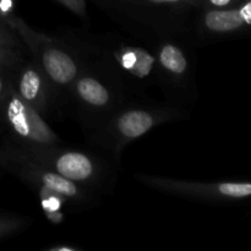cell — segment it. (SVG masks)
<instances>
[{
	"mask_svg": "<svg viewBox=\"0 0 251 251\" xmlns=\"http://www.w3.org/2000/svg\"><path fill=\"white\" fill-rule=\"evenodd\" d=\"M59 34L85 58L109 69L135 96L159 90L156 58L149 44L136 37L117 32H91L86 28L61 27Z\"/></svg>",
	"mask_w": 251,
	"mask_h": 251,
	"instance_id": "obj_1",
	"label": "cell"
},
{
	"mask_svg": "<svg viewBox=\"0 0 251 251\" xmlns=\"http://www.w3.org/2000/svg\"><path fill=\"white\" fill-rule=\"evenodd\" d=\"M190 115L189 109L167 100L135 96L123 102L86 136L120 167L123 151L131 142L161 125L186 120Z\"/></svg>",
	"mask_w": 251,
	"mask_h": 251,
	"instance_id": "obj_2",
	"label": "cell"
},
{
	"mask_svg": "<svg viewBox=\"0 0 251 251\" xmlns=\"http://www.w3.org/2000/svg\"><path fill=\"white\" fill-rule=\"evenodd\" d=\"M0 164L5 173L12 174L34 191L48 217L58 213L64 216V211L91 210L97 207L103 199L2 141H0Z\"/></svg>",
	"mask_w": 251,
	"mask_h": 251,
	"instance_id": "obj_3",
	"label": "cell"
},
{
	"mask_svg": "<svg viewBox=\"0 0 251 251\" xmlns=\"http://www.w3.org/2000/svg\"><path fill=\"white\" fill-rule=\"evenodd\" d=\"M153 50L164 100L186 108L198 103V56L190 32L164 29L142 39Z\"/></svg>",
	"mask_w": 251,
	"mask_h": 251,
	"instance_id": "obj_4",
	"label": "cell"
},
{
	"mask_svg": "<svg viewBox=\"0 0 251 251\" xmlns=\"http://www.w3.org/2000/svg\"><path fill=\"white\" fill-rule=\"evenodd\" d=\"M131 97L135 95L109 69L83 56L82 68L66 95L64 113L73 114L87 135Z\"/></svg>",
	"mask_w": 251,
	"mask_h": 251,
	"instance_id": "obj_5",
	"label": "cell"
},
{
	"mask_svg": "<svg viewBox=\"0 0 251 251\" xmlns=\"http://www.w3.org/2000/svg\"><path fill=\"white\" fill-rule=\"evenodd\" d=\"M0 141L11 145L63 178L102 198L114 190L119 167L110 157L104 158L102 154L86 150L70 149L64 144L51 146H20L6 140L1 139Z\"/></svg>",
	"mask_w": 251,
	"mask_h": 251,
	"instance_id": "obj_6",
	"label": "cell"
},
{
	"mask_svg": "<svg viewBox=\"0 0 251 251\" xmlns=\"http://www.w3.org/2000/svg\"><path fill=\"white\" fill-rule=\"evenodd\" d=\"M5 22L20 37L29 58L47 74L58 96L60 113H64L66 95L82 68L83 56L59 33L50 36L36 31L17 14Z\"/></svg>",
	"mask_w": 251,
	"mask_h": 251,
	"instance_id": "obj_7",
	"label": "cell"
},
{
	"mask_svg": "<svg viewBox=\"0 0 251 251\" xmlns=\"http://www.w3.org/2000/svg\"><path fill=\"white\" fill-rule=\"evenodd\" d=\"M104 9L141 41L157 31H189L193 11L188 0H119Z\"/></svg>",
	"mask_w": 251,
	"mask_h": 251,
	"instance_id": "obj_8",
	"label": "cell"
},
{
	"mask_svg": "<svg viewBox=\"0 0 251 251\" xmlns=\"http://www.w3.org/2000/svg\"><path fill=\"white\" fill-rule=\"evenodd\" d=\"M135 179L141 185L163 195L213 206L243 205L251 196L249 180H188L146 173H136Z\"/></svg>",
	"mask_w": 251,
	"mask_h": 251,
	"instance_id": "obj_9",
	"label": "cell"
},
{
	"mask_svg": "<svg viewBox=\"0 0 251 251\" xmlns=\"http://www.w3.org/2000/svg\"><path fill=\"white\" fill-rule=\"evenodd\" d=\"M1 137L20 146H51L64 141L49 126L46 118L24 102L15 92L12 83L0 104Z\"/></svg>",
	"mask_w": 251,
	"mask_h": 251,
	"instance_id": "obj_10",
	"label": "cell"
},
{
	"mask_svg": "<svg viewBox=\"0 0 251 251\" xmlns=\"http://www.w3.org/2000/svg\"><path fill=\"white\" fill-rule=\"evenodd\" d=\"M251 29V0L227 9H193L189 32L194 44L206 47L235 38H243Z\"/></svg>",
	"mask_w": 251,
	"mask_h": 251,
	"instance_id": "obj_11",
	"label": "cell"
},
{
	"mask_svg": "<svg viewBox=\"0 0 251 251\" xmlns=\"http://www.w3.org/2000/svg\"><path fill=\"white\" fill-rule=\"evenodd\" d=\"M11 83L16 95L43 118L60 113L58 96L50 80L29 56L12 69Z\"/></svg>",
	"mask_w": 251,
	"mask_h": 251,
	"instance_id": "obj_12",
	"label": "cell"
},
{
	"mask_svg": "<svg viewBox=\"0 0 251 251\" xmlns=\"http://www.w3.org/2000/svg\"><path fill=\"white\" fill-rule=\"evenodd\" d=\"M28 56L24 43L10 25L0 17V63L16 68Z\"/></svg>",
	"mask_w": 251,
	"mask_h": 251,
	"instance_id": "obj_13",
	"label": "cell"
},
{
	"mask_svg": "<svg viewBox=\"0 0 251 251\" xmlns=\"http://www.w3.org/2000/svg\"><path fill=\"white\" fill-rule=\"evenodd\" d=\"M33 220L28 216L16 213H0V240L11 235L19 234L28 229Z\"/></svg>",
	"mask_w": 251,
	"mask_h": 251,
	"instance_id": "obj_14",
	"label": "cell"
},
{
	"mask_svg": "<svg viewBox=\"0 0 251 251\" xmlns=\"http://www.w3.org/2000/svg\"><path fill=\"white\" fill-rule=\"evenodd\" d=\"M55 1L59 2L61 6L66 7L69 11L76 15L78 19L82 20V22L86 26L90 25V15H88L86 0H55Z\"/></svg>",
	"mask_w": 251,
	"mask_h": 251,
	"instance_id": "obj_15",
	"label": "cell"
},
{
	"mask_svg": "<svg viewBox=\"0 0 251 251\" xmlns=\"http://www.w3.org/2000/svg\"><path fill=\"white\" fill-rule=\"evenodd\" d=\"M242 0H188L191 9H227L240 4Z\"/></svg>",
	"mask_w": 251,
	"mask_h": 251,
	"instance_id": "obj_16",
	"label": "cell"
},
{
	"mask_svg": "<svg viewBox=\"0 0 251 251\" xmlns=\"http://www.w3.org/2000/svg\"><path fill=\"white\" fill-rule=\"evenodd\" d=\"M11 71L12 68H9V66L0 63V104L4 100V96L9 88L10 82H11Z\"/></svg>",
	"mask_w": 251,
	"mask_h": 251,
	"instance_id": "obj_17",
	"label": "cell"
},
{
	"mask_svg": "<svg viewBox=\"0 0 251 251\" xmlns=\"http://www.w3.org/2000/svg\"><path fill=\"white\" fill-rule=\"evenodd\" d=\"M117 1H119V0H98V2H100L103 7L109 6V5L114 4V2H117Z\"/></svg>",
	"mask_w": 251,
	"mask_h": 251,
	"instance_id": "obj_18",
	"label": "cell"
},
{
	"mask_svg": "<svg viewBox=\"0 0 251 251\" xmlns=\"http://www.w3.org/2000/svg\"><path fill=\"white\" fill-rule=\"evenodd\" d=\"M4 173H5V171H4V169H2L1 164H0V178H1V176H2V174H4Z\"/></svg>",
	"mask_w": 251,
	"mask_h": 251,
	"instance_id": "obj_19",
	"label": "cell"
},
{
	"mask_svg": "<svg viewBox=\"0 0 251 251\" xmlns=\"http://www.w3.org/2000/svg\"><path fill=\"white\" fill-rule=\"evenodd\" d=\"M0 137H1V127H0Z\"/></svg>",
	"mask_w": 251,
	"mask_h": 251,
	"instance_id": "obj_20",
	"label": "cell"
}]
</instances>
